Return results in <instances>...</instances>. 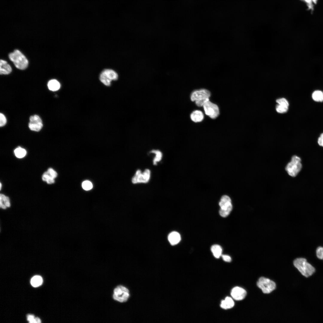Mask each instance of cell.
Returning a JSON list of instances; mask_svg holds the SVG:
<instances>
[{"mask_svg":"<svg viewBox=\"0 0 323 323\" xmlns=\"http://www.w3.org/2000/svg\"><path fill=\"white\" fill-rule=\"evenodd\" d=\"M181 237L179 234L176 231L170 233L168 236V240L172 245L178 244L180 241Z\"/></svg>","mask_w":323,"mask_h":323,"instance_id":"cell-13","label":"cell"},{"mask_svg":"<svg viewBox=\"0 0 323 323\" xmlns=\"http://www.w3.org/2000/svg\"><path fill=\"white\" fill-rule=\"evenodd\" d=\"M28 126L31 130L36 132L40 131L42 127L43 124L39 117L37 115L31 116Z\"/></svg>","mask_w":323,"mask_h":323,"instance_id":"cell-10","label":"cell"},{"mask_svg":"<svg viewBox=\"0 0 323 323\" xmlns=\"http://www.w3.org/2000/svg\"><path fill=\"white\" fill-rule=\"evenodd\" d=\"M288 108V106L278 104L276 106V110L278 112L283 113L287 112Z\"/></svg>","mask_w":323,"mask_h":323,"instance_id":"cell-27","label":"cell"},{"mask_svg":"<svg viewBox=\"0 0 323 323\" xmlns=\"http://www.w3.org/2000/svg\"><path fill=\"white\" fill-rule=\"evenodd\" d=\"M190 117L193 121L195 122H200L203 120L204 115L201 111L196 110L191 113Z\"/></svg>","mask_w":323,"mask_h":323,"instance_id":"cell-14","label":"cell"},{"mask_svg":"<svg viewBox=\"0 0 323 323\" xmlns=\"http://www.w3.org/2000/svg\"><path fill=\"white\" fill-rule=\"evenodd\" d=\"M234 305V302L232 299L227 297L221 301L220 307L223 309H228L232 308Z\"/></svg>","mask_w":323,"mask_h":323,"instance_id":"cell-15","label":"cell"},{"mask_svg":"<svg viewBox=\"0 0 323 323\" xmlns=\"http://www.w3.org/2000/svg\"><path fill=\"white\" fill-rule=\"evenodd\" d=\"M100 80L101 82L106 86H109L111 85L112 80L109 79L102 72H101L100 75Z\"/></svg>","mask_w":323,"mask_h":323,"instance_id":"cell-25","label":"cell"},{"mask_svg":"<svg viewBox=\"0 0 323 323\" xmlns=\"http://www.w3.org/2000/svg\"><path fill=\"white\" fill-rule=\"evenodd\" d=\"M221 256L223 260L224 261L228 262L231 261V259L230 256L227 255H222Z\"/></svg>","mask_w":323,"mask_h":323,"instance_id":"cell-34","label":"cell"},{"mask_svg":"<svg viewBox=\"0 0 323 323\" xmlns=\"http://www.w3.org/2000/svg\"><path fill=\"white\" fill-rule=\"evenodd\" d=\"M231 295L234 300L240 301L243 299L245 297L246 292L242 288L236 287L232 289L231 291Z\"/></svg>","mask_w":323,"mask_h":323,"instance_id":"cell-11","label":"cell"},{"mask_svg":"<svg viewBox=\"0 0 323 323\" xmlns=\"http://www.w3.org/2000/svg\"><path fill=\"white\" fill-rule=\"evenodd\" d=\"M128 289L122 285H118L113 290V298L115 300L121 303L127 301L129 298Z\"/></svg>","mask_w":323,"mask_h":323,"instance_id":"cell-6","label":"cell"},{"mask_svg":"<svg viewBox=\"0 0 323 323\" xmlns=\"http://www.w3.org/2000/svg\"><path fill=\"white\" fill-rule=\"evenodd\" d=\"M42 179L46 181L49 184H51L54 182V178H53L49 173L48 171L44 173L42 176Z\"/></svg>","mask_w":323,"mask_h":323,"instance_id":"cell-24","label":"cell"},{"mask_svg":"<svg viewBox=\"0 0 323 323\" xmlns=\"http://www.w3.org/2000/svg\"><path fill=\"white\" fill-rule=\"evenodd\" d=\"M82 187L84 190L88 191L91 189L92 188L93 185L91 182L86 180L83 182Z\"/></svg>","mask_w":323,"mask_h":323,"instance_id":"cell-26","label":"cell"},{"mask_svg":"<svg viewBox=\"0 0 323 323\" xmlns=\"http://www.w3.org/2000/svg\"><path fill=\"white\" fill-rule=\"evenodd\" d=\"M41 322L40 319L38 317L35 318V323H40Z\"/></svg>","mask_w":323,"mask_h":323,"instance_id":"cell-35","label":"cell"},{"mask_svg":"<svg viewBox=\"0 0 323 323\" xmlns=\"http://www.w3.org/2000/svg\"><path fill=\"white\" fill-rule=\"evenodd\" d=\"M49 174L54 178H56L57 176V173L52 168H49L48 171Z\"/></svg>","mask_w":323,"mask_h":323,"instance_id":"cell-31","label":"cell"},{"mask_svg":"<svg viewBox=\"0 0 323 323\" xmlns=\"http://www.w3.org/2000/svg\"><path fill=\"white\" fill-rule=\"evenodd\" d=\"M6 119L5 116L2 113L0 114V126L2 127L4 126L6 123Z\"/></svg>","mask_w":323,"mask_h":323,"instance_id":"cell-30","label":"cell"},{"mask_svg":"<svg viewBox=\"0 0 323 323\" xmlns=\"http://www.w3.org/2000/svg\"><path fill=\"white\" fill-rule=\"evenodd\" d=\"M205 114L212 119H215L219 115V109L217 105L209 100L206 101L203 105Z\"/></svg>","mask_w":323,"mask_h":323,"instance_id":"cell-8","label":"cell"},{"mask_svg":"<svg viewBox=\"0 0 323 323\" xmlns=\"http://www.w3.org/2000/svg\"><path fill=\"white\" fill-rule=\"evenodd\" d=\"M9 57L16 67L18 69L23 70L27 67L28 64V61L25 55L19 51L15 50L9 54Z\"/></svg>","mask_w":323,"mask_h":323,"instance_id":"cell-2","label":"cell"},{"mask_svg":"<svg viewBox=\"0 0 323 323\" xmlns=\"http://www.w3.org/2000/svg\"><path fill=\"white\" fill-rule=\"evenodd\" d=\"M27 320L30 323H35V318L34 315L31 314H28L27 315Z\"/></svg>","mask_w":323,"mask_h":323,"instance_id":"cell-33","label":"cell"},{"mask_svg":"<svg viewBox=\"0 0 323 323\" xmlns=\"http://www.w3.org/2000/svg\"><path fill=\"white\" fill-rule=\"evenodd\" d=\"M257 285L264 293H269L275 288V283L270 279L263 277H260L257 282Z\"/></svg>","mask_w":323,"mask_h":323,"instance_id":"cell-7","label":"cell"},{"mask_svg":"<svg viewBox=\"0 0 323 323\" xmlns=\"http://www.w3.org/2000/svg\"><path fill=\"white\" fill-rule=\"evenodd\" d=\"M12 71V68L7 62L3 60L0 61V73L1 74H7Z\"/></svg>","mask_w":323,"mask_h":323,"instance_id":"cell-12","label":"cell"},{"mask_svg":"<svg viewBox=\"0 0 323 323\" xmlns=\"http://www.w3.org/2000/svg\"><path fill=\"white\" fill-rule=\"evenodd\" d=\"M210 96L211 93L209 91L205 89H201L193 91L191 95V99L192 101H195L197 106L201 107L209 100Z\"/></svg>","mask_w":323,"mask_h":323,"instance_id":"cell-3","label":"cell"},{"mask_svg":"<svg viewBox=\"0 0 323 323\" xmlns=\"http://www.w3.org/2000/svg\"><path fill=\"white\" fill-rule=\"evenodd\" d=\"M0 207L3 209H6V207H9L10 206L9 198L5 196L4 195L0 194Z\"/></svg>","mask_w":323,"mask_h":323,"instance_id":"cell-20","label":"cell"},{"mask_svg":"<svg viewBox=\"0 0 323 323\" xmlns=\"http://www.w3.org/2000/svg\"><path fill=\"white\" fill-rule=\"evenodd\" d=\"M293 264L301 273L306 277L311 276L315 271L314 268L307 262L304 258H299L295 259L294 261Z\"/></svg>","mask_w":323,"mask_h":323,"instance_id":"cell-1","label":"cell"},{"mask_svg":"<svg viewBox=\"0 0 323 323\" xmlns=\"http://www.w3.org/2000/svg\"><path fill=\"white\" fill-rule=\"evenodd\" d=\"M111 80H116L118 77V74L114 70L110 69H106L102 72Z\"/></svg>","mask_w":323,"mask_h":323,"instance_id":"cell-17","label":"cell"},{"mask_svg":"<svg viewBox=\"0 0 323 323\" xmlns=\"http://www.w3.org/2000/svg\"><path fill=\"white\" fill-rule=\"evenodd\" d=\"M211 250L214 256L216 258H219L222 255V249L219 245H213L211 247Z\"/></svg>","mask_w":323,"mask_h":323,"instance_id":"cell-19","label":"cell"},{"mask_svg":"<svg viewBox=\"0 0 323 323\" xmlns=\"http://www.w3.org/2000/svg\"><path fill=\"white\" fill-rule=\"evenodd\" d=\"M317 142L319 146L323 147V132L321 133L319 137Z\"/></svg>","mask_w":323,"mask_h":323,"instance_id":"cell-32","label":"cell"},{"mask_svg":"<svg viewBox=\"0 0 323 323\" xmlns=\"http://www.w3.org/2000/svg\"><path fill=\"white\" fill-rule=\"evenodd\" d=\"M305 1L308 3L309 5H311V3L312 0H304Z\"/></svg>","mask_w":323,"mask_h":323,"instance_id":"cell-36","label":"cell"},{"mask_svg":"<svg viewBox=\"0 0 323 323\" xmlns=\"http://www.w3.org/2000/svg\"><path fill=\"white\" fill-rule=\"evenodd\" d=\"M301 161L300 158L297 156L292 157L290 161L285 167V170L289 175L295 177L298 174L302 167Z\"/></svg>","mask_w":323,"mask_h":323,"instance_id":"cell-4","label":"cell"},{"mask_svg":"<svg viewBox=\"0 0 323 323\" xmlns=\"http://www.w3.org/2000/svg\"><path fill=\"white\" fill-rule=\"evenodd\" d=\"M156 154L155 157L153 160L154 165H156V162L160 161L162 159V152L159 150H152L150 152Z\"/></svg>","mask_w":323,"mask_h":323,"instance_id":"cell-22","label":"cell"},{"mask_svg":"<svg viewBox=\"0 0 323 323\" xmlns=\"http://www.w3.org/2000/svg\"><path fill=\"white\" fill-rule=\"evenodd\" d=\"M14 152L16 157L19 158L24 157L26 153V150L20 147H19L16 149Z\"/></svg>","mask_w":323,"mask_h":323,"instance_id":"cell-23","label":"cell"},{"mask_svg":"<svg viewBox=\"0 0 323 323\" xmlns=\"http://www.w3.org/2000/svg\"><path fill=\"white\" fill-rule=\"evenodd\" d=\"M276 102L278 104L289 106V104L287 100L284 98H281L278 99L276 100Z\"/></svg>","mask_w":323,"mask_h":323,"instance_id":"cell-29","label":"cell"},{"mask_svg":"<svg viewBox=\"0 0 323 323\" xmlns=\"http://www.w3.org/2000/svg\"><path fill=\"white\" fill-rule=\"evenodd\" d=\"M316 254L318 258L323 260V247L321 246L318 247L316 249Z\"/></svg>","mask_w":323,"mask_h":323,"instance_id":"cell-28","label":"cell"},{"mask_svg":"<svg viewBox=\"0 0 323 323\" xmlns=\"http://www.w3.org/2000/svg\"><path fill=\"white\" fill-rule=\"evenodd\" d=\"M42 282V277L38 275H36L33 276L31 280V284L32 285L35 287H37L40 285Z\"/></svg>","mask_w":323,"mask_h":323,"instance_id":"cell-21","label":"cell"},{"mask_svg":"<svg viewBox=\"0 0 323 323\" xmlns=\"http://www.w3.org/2000/svg\"><path fill=\"white\" fill-rule=\"evenodd\" d=\"M313 100L317 102H323V91L316 90L313 91L311 95Z\"/></svg>","mask_w":323,"mask_h":323,"instance_id":"cell-16","label":"cell"},{"mask_svg":"<svg viewBox=\"0 0 323 323\" xmlns=\"http://www.w3.org/2000/svg\"><path fill=\"white\" fill-rule=\"evenodd\" d=\"M1 183H0V190H1Z\"/></svg>","mask_w":323,"mask_h":323,"instance_id":"cell-37","label":"cell"},{"mask_svg":"<svg viewBox=\"0 0 323 323\" xmlns=\"http://www.w3.org/2000/svg\"><path fill=\"white\" fill-rule=\"evenodd\" d=\"M219 205L220 207L219 211L220 215L223 217H227L232 209V205L230 197L226 195L222 196L219 202Z\"/></svg>","mask_w":323,"mask_h":323,"instance_id":"cell-5","label":"cell"},{"mask_svg":"<svg viewBox=\"0 0 323 323\" xmlns=\"http://www.w3.org/2000/svg\"><path fill=\"white\" fill-rule=\"evenodd\" d=\"M150 172L148 169H146L142 172L140 170H137L132 178V182L133 184L147 182L150 178Z\"/></svg>","mask_w":323,"mask_h":323,"instance_id":"cell-9","label":"cell"},{"mask_svg":"<svg viewBox=\"0 0 323 323\" xmlns=\"http://www.w3.org/2000/svg\"><path fill=\"white\" fill-rule=\"evenodd\" d=\"M48 89L52 91H56L60 88V83L57 80L53 79L50 80L48 83Z\"/></svg>","mask_w":323,"mask_h":323,"instance_id":"cell-18","label":"cell"}]
</instances>
